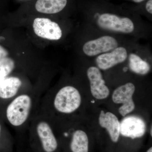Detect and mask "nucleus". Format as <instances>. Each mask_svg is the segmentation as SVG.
Here are the masks:
<instances>
[{"label": "nucleus", "mask_w": 152, "mask_h": 152, "mask_svg": "<svg viewBox=\"0 0 152 152\" xmlns=\"http://www.w3.org/2000/svg\"><path fill=\"white\" fill-rule=\"evenodd\" d=\"M32 101L27 95H20L8 106L6 112L9 122L15 126L23 125L27 120Z\"/></svg>", "instance_id": "nucleus-1"}, {"label": "nucleus", "mask_w": 152, "mask_h": 152, "mask_svg": "<svg viewBox=\"0 0 152 152\" xmlns=\"http://www.w3.org/2000/svg\"><path fill=\"white\" fill-rule=\"evenodd\" d=\"M81 103V96L79 91L75 87L67 86L57 93L54 105L60 113L69 114L78 109Z\"/></svg>", "instance_id": "nucleus-2"}, {"label": "nucleus", "mask_w": 152, "mask_h": 152, "mask_svg": "<svg viewBox=\"0 0 152 152\" xmlns=\"http://www.w3.org/2000/svg\"><path fill=\"white\" fill-rule=\"evenodd\" d=\"M96 14L98 15V25L104 30L129 34L132 32L134 29L132 21L128 17H122L110 12Z\"/></svg>", "instance_id": "nucleus-3"}, {"label": "nucleus", "mask_w": 152, "mask_h": 152, "mask_svg": "<svg viewBox=\"0 0 152 152\" xmlns=\"http://www.w3.org/2000/svg\"><path fill=\"white\" fill-rule=\"evenodd\" d=\"M135 90L134 85L129 83L118 87L113 93V102L115 104H123L119 109V113L123 117L126 116L134 110L135 104L133 96Z\"/></svg>", "instance_id": "nucleus-4"}, {"label": "nucleus", "mask_w": 152, "mask_h": 152, "mask_svg": "<svg viewBox=\"0 0 152 152\" xmlns=\"http://www.w3.org/2000/svg\"><path fill=\"white\" fill-rule=\"evenodd\" d=\"M34 31L40 37L58 40L62 35L61 29L56 22L46 18H37L33 23Z\"/></svg>", "instance_id": "nucleus-5"}, {"label": "nucleus", "mask_w": 152, "mask_h": 152, "mask_svg": "<svg viewBox=\"0 0 152 152\" xmlns=\"http://www.w3.org/2000/svg\"><path fill=\"white\" fill-rule=\"evenodd\" d=\"M118 46L117 40L110 36H105L88 41L83 47L85 54L89 56L111 51Z\"/></svg>", "instance_id": "nucleus-6"}, {"label": "nucleus", "mask_w": 152, "mask_h": 152, "mask_svg": "<svg viewBox=\"0 0 152 152\" xmlns=\"http://www.w3.org/2000/svg\"><path fill=\"white\" fill-rule=\"evenodd\" d=\"M87 73L90 81L91 93L93 96L98 100H103L107 98L110 95V90L106 86L99 69L96 67H90Z\"/></svg>", "instance_id": "nucleus-7"}, {"label": "nucleus", "mask_w": 152, "mask_h": 152, "mask_svg": "<svg viewBox=\"0 0 152 152\" xmlns=\"http://www.w3.org/2000/svg\"><path fill=\"white\" fill-rule=\"evenodd\" d=\"M146 126L144 120L136 116L124 118L120 123V134L132 139L141 137L145 134Z\"/></svg>", "instance_id": "nucleus-8"}, {"label": "nucleus", "mask_w": 152, "mask_h": 152, "mask_svg": "<svg viewBox=\"0 0 152 152\" xmlns=\"http://www.w3.org/2000/svg\"><path fill=\"white\" fill-rule=\"evenodd\" d=\"M127 56V52L124 48L118 47L110 53L99 56L96 59V63L99 69L106 70L124 62Z\"/></svg>", "instance_id": "nucleus-9"}, {"label": "nucleus", "mask_w": 152, "mask_h": 152, "mask_svg": "<svg viewBox=\"0 0 152 152\" xmlns=\"http://www.w3.org/2000/svg\"><path fill=\"white\" fill-rule=\"evenodd\" d=\"M99 124L102 127L106 129L112 142L117 143L120 135V122L116 116L111 112L101 111Z\"/></svg>", "instance_id": "nucleus-10"}, {"label": "nucleus", "mask_w": 152, "mask_h": 152, "mask_svg": "<svg viewBox=\"0 0 152 152\" xmlns=\"http://www.w3.org/2000/svg\"><path fill=\"white\" fill-rule=\"evenodd\" d=\"M37 132L45 152H54L58 148L56 139L49 124L41 122L37 126Z\"/></svg>", "instance_id": "nucleus-11"}, {"label": "nucleus", "mask_w": 152, "mask_h": 152, "mask_svg": "<svg viewBox=\"0 0 152 152\" xmlns=\"http://www.w3.org/2000/svg\"><path fill=\"white\" fill-rule=\"evenodd\" d=\"M68 0H37L36 10L39 12L48 14L58 13L67 4Z\"/></svg>", "instance_id": "nucleus-12"}, {"label": "nucleus", "mask_w": 152, "mask_h": 152, "mask_svg": "<svg viewBox=\"0 0 152 152\" xmlns=\"http://www.w3.org/2000/svg\"><path fill=\"white\" fill-rule=\"evenodd\" d=\"M22 85L21 81L16 77L6 78L0 85V98L8 99L14 97Z\"/></svg>", "instance_id": "nucleus-13"}, {"label": "nucleus", "mask_w": 152, "mask_h": 152, "mask_svg": "<svg viewBox=\"0 0 152 152\" xmlns=\"http://www.w3.org/2000/svg\"><path fill=\"white\" fill-rule=\"evenodd\" d=\"M70 148L72 152H88L89 139L86 133L80 130L74 132Z\"/></svg>", "instance_id": "nucleus-14"}, {"label": "nucleus", "mask_w": 152, "mask_h": 152, "mask_svg": "<svg viewBox=\"0 0 152 152\" xmlns=\"http://www.w3.org/2000/svg\"><path fill=\"white\" fill-rule=\"evenodd\" d=\"M129 67L131 71L137 74L145 75L150 72L149 64L138 55L131 53L129 56Z\"/></svg>", "instance_id": "nucleus-15"}, {"label": "nucleus", "mask_w": 152, "mask_h": 152, "mask_svg": "<svg viewBox=\"0 0 152 152\" xmlns=\"http://www.w3.org/2000/svg\"><path fill=\"white\" fill-rule=\"evenodd\" d=\"M15 62L11 58L8 57L0 58V69L6 72L8 75L15 68Z\"/></svg>", "instance_id": "nucleus-16"}, {"label": "nucleus", "mask_w": 152, "mask_h": 152, "mask_svg": "<svg viewBox=\"0 0 152 152\" xmlns=\"http://www.w3.org/2000/svg\"><path fill=\"white\" fill-rule=\"evenodd\" d=\"M146 9L149 14H152V0H146L145 3Z\"/></svg>", "instance_id": "nucleus-17"}, {"label": "nucleus", "mask_w": 152, "mask_h": 152, "mask_svg": "<svg viewBox=\"0 0 152 152\" xmlns=\"http://www.w3.org/2000/svg\"><path fill=\"white\" fill-rule=\"evenodd\" d=\"M8 52L2 46L0 45V58L7 56Z\"/></svg>", "instance_id": "nucleus-18"}, {"label": "nucleus", "mask_w": 152, "mask_h": 152, "mask_svg": "<svg viewBox=\"0 0 152 152\" xmlns=\"http://www.w3.org/2000/svg\"><path fill=\"white\" fill-rule=\"evenodd\" d=\"M8 76L6 72L3 70L0 69V85L2 83L6 78V77Z\"/></svg>", "instance_id": "nucleus-19"}, {"label": "nucleus", "mask_w": 152, "mask_h": 152, "mask_svg": "<svg viewBox=\"0 0 152 152\" xmlns=\"http://www.w3.org/2000/svg\"><path fill=\"white\" fill-rule=\"evenodd\" d=\"M129 1H132L133 2L137 3V4H140V3L146 0H129Z\"/></svg>", "instance_id": "nucleus-20"}, {"label": "nucleus", "mask_w": 152, "mask_h": 152, "mask_svg": "<svg viewBox=\"0 0 152 152\" xmlns=\"http://www.w3.org/2000/svg\"><path fill=\"white\" fill-rule=\"evenodd\" d=\"M146 152H152V147H151L149 149H148Z\"/></svg>", "instance_id": "nucleus-21"}, {"label": "nucleus", "mask_w": 152, "mask_h": 152, "mask_svg": "<svg viewBox=\"0 0 152 152\" xmlns=\"http://www.w3.org/2000/svg\"><path fill=\"white\" fill-rule=\"evenodd\" d=\"M152 127H151V132H150V134H151V137H152Z\"/></svg>", "instance_id": "nucleus-22"}, {"label": "nucleus", "mask_w": 152, "mask_h": 152, "mask_svg": "<svg viewBox=\"0 0 152 152\" xmlns=\"http://www.w3.org/2000/svg\"><path fill=\"white\" fill-rule=\"evenodd\" d=\"M1 124H0V134H1Z\"/></svg>", "instance_id": "nucleus-23"}]
</instances>
